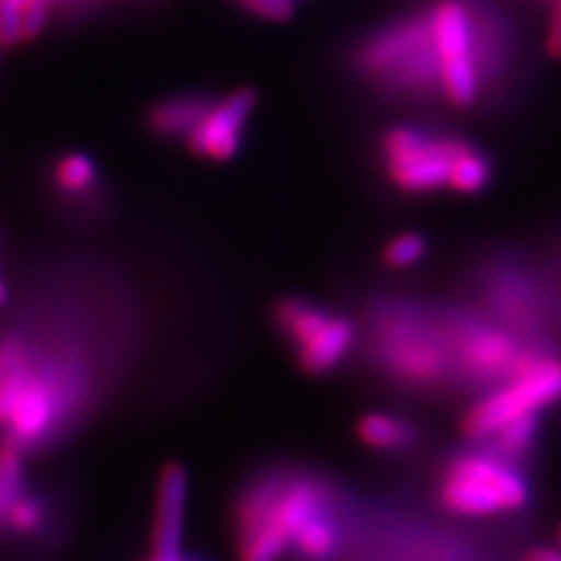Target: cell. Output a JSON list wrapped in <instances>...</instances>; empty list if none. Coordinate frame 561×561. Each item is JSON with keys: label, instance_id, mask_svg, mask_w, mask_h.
<instances>
[{"label": "cell", "instance_id": "1", "mask_svg": "<svg viewBox=\"0 0 561 561\" xmlns=\"http://www.w3.org/2000/svg\"><path fill=\"white\" fill-rule=\"evenodd\" d=\"M87 375L26 332L0 335V443L24 454L55 440L87 398Z\"/></svg>", "mask_w": 561, "mask_h": 561}, {"label": "cell", "instance_id": "2", "mask_svg": "<svg viewBox=\"0 0 561 561\" xmlns=\"http://www.w3.org/2000/svg\"><path fill=\"white\" fill-rule=\"evenodd\" d=\"M330 511V494L313 478L265 480L237 503V561H278L316 515Z\"/></svg>", "mask_w": 561, "mask_h": 561}, {"label": "cell", "instance_id": "3", "mask_svg": "<svg viewBox=\"0 0 561 561\" xmlns=\"http://www.w3.org/2000/svg\"><path fill=\"white\" fill-rule=\"evenodd\" d=\"M435 496L459 517H494L529 505L531 486L519 466L484 447L454 454L440 472Z\"/></svg>", "mask_w": 561, "mask_h": 561}, {"label": "cell", "instance_id": "4", "mask_svg": "<svg viewBox=\"0 0 561 561\" xmlns=\"http://www.w3.org/2000/svg\"><path fill=\"white\" fill-rule=\"evenodd\" d=\"M466 144L468 140L461 136L398 125L381 138V164L396 190L405 195H431L449 190L454 157Z\"/></svg>", "mask_w": 561, "mask_h": 561}, {"label": "cell", "instance_id": "5", "mask_svg": "<svg viewBox=\"0 0 561 561\" xmlns=\"http://www.w3.org/2000/svg\"><path fill=\"white\" fill-rule=\"evenodd\" d=\"M561 400V358L542 354L526 370L507 377L501 389L484 396L472 405L461 431L472 443L496 433L503 424L526 414H540Z\"/></svg>", "mask_w": 561, "mask_h": 561}, {"label": "cell", "instance_id": "6", "mask_svg": "<svg viewBox=\"0 0 561 561\" xmlns=\"http://www.w3.org/2000/svg\"><path fill=\"white\" fill-rule=\"evenodd\" d=\"M379 360L402 383L428 389L449 375L454 354L449 337H437L426 323L391 316L381 325Z\"/></svg>", "mask_w": 561, "mask_h": 561}, {"label": "cell", "instance_id": "7", "mask_svg": "<svg viewBox=\"0 0 561 561\" xmlns=\"http://www.w3.org/2000/svg\"><path fill=\"white\" fill-rule=\"evenodd\" d=\"M257 105L253 90H237L216 103H208L202 119L187 136L185 144L192 154L208 162H230L243 146L245 122L251 119Z\"/></svg>", "mask_w": 561, "mask_h": 561}, {"label": "cell", "instance_id": "8", "mask_svg": "<svg viewBox=\"0 0 561 561\" xmlns=\"http://www.w3.org/2000/svg\"><path fill=\"white\" fill-rule=\"evenodd\" d=\"M522 346L496 325L480 321L459 323L451 337L454 363L476 381H505Z\"/></svg>", "mask_w": 561, "mask_h": 561}, {"label": "cell", "instance_id": "9", "mask_svg": "<svg viewBox=\"0 0 561 561\" xmlns=\"http://www.w3.org/2000/svg\"><path fill=\"white\" fill-rule=\"evenodd\" d=\"M190 496V476L183 463H167L157 480L154 517H152V554L154 557H181L185 513Z\"/></svg>", "mask_w": 561, "mask_h": 561}, {"label": "cell", "instance_id": "10", "mask_svg": "<svg viewBox=\"0 0 561 561\" xmlns=\"http://www.w3.org/2000/svg\"><path fill=\"white\" fill-rule=\"evenodd\" d=\"M424 22L437 64L454 57H480L476 14L466 0H435Z\"/></svg>", "mask_w": 561, "mask_h": 561}, {"label": "cell", "instance_id": "11", "mask_svg": "<svg viewBox=\"0 0 561 561\" xmlns=\"http://www.w3.org/2000/svg\"><path fill=\"white\" fill-rule=\"evenodd\" d=\"M356 344V325L342 313L332 311L321 328L293 346L295 363L309 377H323L346 360L351 348Z\"/></svg>", "mask_w": 561, "mask_h": 561}, {"label": "cell", "instance_id": "12", "mask_svg": "<svg viewBox=\"0 0 561 561\" xmlns=\"http://www.w3.org/2000/svg\"><path fill=\"white\" fill-rule=\"evenodd\" d=\"M435 84L454 108H470L482 94V59L468 55L440 61Z\"/></svg>", "mask_w": 561, "mask_h": 561}, {"label": "cell", "instance_id": "13", "mask_svg": "<svg viewBox=\"0 0 561 561\" xmlns=\"http://www.w3.org/2000/svg\"><path fill=\"white\" fill-rule=\"evenodd\" d=\"M358 440L375 451H405L414 447L419 431L408 419L386 412H367L356 421Z\"/></svg>", "mask_w": 561, "mask_h": 561}, {"label": "cell", "instance_id": "14", "mask_svg": "<svg viewBox=\"0 0 561 561\" xmlns=\"http://www.w3.org/2000/svg\"><path fill=\"white\" fill-rule=\"evenodd\" d=\"M208 101L204 96H175L152 105L148 113V127L154 136L183 138L195 129L202 119Z\"/></svg>", "mask_w": 561, "mask_h": 561}, {"label": "cell", "instance_id": "15", "mask_svg": "<svg viewBox=\"0 0 561 561\" xmlns=\"http://www.w3.org/2000/svg\"><path fill=\"white\" fill-rule=\"evenodd\" d=\"M540 433V414H526L507 421L496 433L484 437L489 451H494L501 459L519 466L529 456L538 443Z\"/></svg>", "mask_w": 561, "mask_h": 561}, {"label": "cell", "instance_id": "16", "mask_svg": "<svg viewBox=\"0 0 561 561\" xmlns=\"http://www.w3.org/2000/svg\"><path fill=\"white\" fill-rule=\"evenodd\" d=\"M494 179V164H491L489 154H484L478 146H472L470 140L454 157L451 173H449V190L456 195L472 197L480 195Z\"/></svg>", "mask_w": 561, "mask_h": 561}, {"label": "cell", "instance_id": "17", "mask_svg": "<svg viewBox=\"0 0 561 561\" xmlns=\"http://www.w3.org/2000/svg\"><path fill=\"white\" fill-rule=\"evenodd\" d=\"M47 524V505L45 501L28 491V486L16 496L10 507L5 511L3 524H0V531L12 536V538H35Z\"/></svg>", "mask_w": 561, "mask_h": 561}, {"label": "cell", "instance_id": "18", "mask_svg": "<svg viewBox=\"0 0 561 561\" xmlns=\"http://www.w3.org/2000/svg\"><path fill=\"white\" fill-rule=\"evenodd\" d=\"M337 546H340V526L328 511V513L316 515L311 522L302 526V531L295 536L290 550H295L307 561H323L332 557Z\"/></svg>", "mask_w": 561, "mask_h": 561}, {"label": "cell", "instance_id": "19", "mask_svg": "<svg viewBox=\"0 0 561 561\" xmlns=\"http://www.w3.org/2000/svg\"><path fill=\"white\" fill-rule=\"evenodd\" d=\"M55 187L66 197H82L90 195L99 181L96 162L84 152H66L55 164Z\"/></svg>", "mask_w": 561, "mask_h": 561}, {"label": "cell", "instance_id": "20", "mask_svg": "<svg viewBox=\"0 0 561 561\" xmlns=\"http://www.w3.org/2000/svg\"><path fill=\"white\" fill-rule=\"evenodd\" d=\"M428 255V239L419 232H402L383 243L381 262L389 270H412Z\"/></svg>", "mask_w": 561, "mask_h": 561}, {"label": "cell", "instance_id": "21", "mask_svg": "<svg viewBox=\"0 0 561 561\" xmlns=\"http://www.w3.org/2000/svg\"><path fill=\"white\" fill-rule=\"evenodd\" d=\"M24 38V0H0V45H14Z\"/></svg>", "mask_w": 561, "mask_h": 561}, {"label": "cell", "instance_id": "22", "mask_svg": "<svg viewBox=\"0 0 561 561\" xmlns=\"http://www.w3.org/2000/svg\"><path fill=\"white\" fill-rule=\"evenodd\" d=\"M237 3L245 12L270 22H288L295 12L293 0H237Z\"/></svg>", "mask_w": 561, "mask_h": 561}, {"label": "cell", "instance_id": "23", "mask_svg": "<svg viewBox=\"0 0 561 561\" xmlns=\"http://www.w3.org/2000/svg\"><path fill=\"white\" fill-rule=\"evenodd\" d=\"M51 3L55 0H24V38H35L43 31Z\"/></svg>", "mask_w": 561, "mask_h": 561}, {"label": "cell", "instance_id": "24", "mask_svg": "<svg viewBox=\"0 0 561 561\" xmlns=\"http://www.w3.org/2000/svg\"><path fill=\"white\" fill-rule=\"evenodd\" d=\"M546 51L552 59H561V0L550 3V22L546 31Z\"/></svg>", "mask_w": 561, "mask_h": 561}, {"label": "cell", "instance_id": "25", "mask_svg": "<svg viewBox=\"0 0 561 561\" xmlns=\"http://www.w3.org/2000/svg\"><path fill=\"white\" fill-rule=\"evenodd\" d=\"M522 561H561V548H550V546H538L526 550Z\"/></svg>", "mask_w": 561, "mask_h": 561}, {"label": "cell", "instance_id": "26", "mask_svg": "<svg viewBox=\"0 0 561 561\" xmlns=\"http://www.w3.org/2000/svg\"><path fill=\"white\" fill-rule=\"evenodd\" d=\"M146 561H190V559H185L183 554L181 557H173V559H167V557H150V559H146Z\"/></svg>", "mask_w": 561, "mask_h": 561}, {"label": "cell", "instance_id": "27", "mask_svg": "<svg viewBox=\"0 0 561 561\" xmlns=\"http://www.w3.org/2000/svg\"><path fill=\"white\" fill-rule=\"evenodd\" d=\"M557 546L561 548V524H559V531H557Z\"/></svg>", "mask_w": 561, "mask_h": 561}]
</instances>
